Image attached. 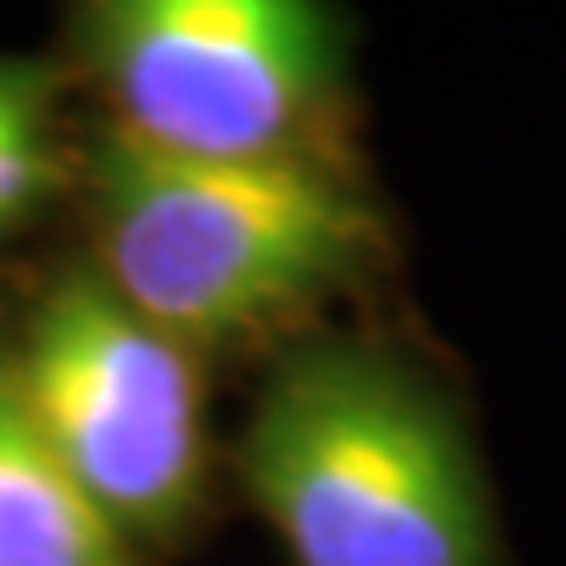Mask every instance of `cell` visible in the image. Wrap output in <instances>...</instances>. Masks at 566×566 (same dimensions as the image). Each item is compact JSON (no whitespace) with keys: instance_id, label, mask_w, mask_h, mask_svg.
I'll return each instance as SVG.
<instances>
[{"instance_id":"obj_5","label":"cell","mask_w":566,"mask_h":566,"mask_svg":"<svg viewBox=\"0 0 566 566\" xmlns=\"http://www.w3.org/2000/svg\"><path fill=\"white\" fill-rule=\"evenodd\" d=\"M0 566H142L48 451L11 373H0Z\"/></svg>"},{"instance_id":"obj_1","label":"cell","mask_w":566,"mask_h":566,"mask_svg":"<svg viewBox=\"0 0 566 566\" xmlns=\"http://www.w3.org/2000/svg\"><path fill=\"white\" fill-rule=\"evenodd\" d=\"M90 168L95 273L189 352L300 321L388 252L331 158H184L111 126Z\"/></svg>"},{"instance_id":"obj_4","label":"cell","mask_w":566,"mask_h":566,"mask_svg":"<svg viewBox=\"0 0 566 566\" xmlns=\"http://www.w3.org/2000/svg\"><path fill=\"white\" fill-rule=\"evenodd\" d=\"M59 467L126 541H174L205 483L195 352L101 279L63 273L27 321L11 367Z\"/></svg>"},{"instance_id":"obj_3","label":"cell","mask_w":566,"mask_h":566,"mask_svg":"<svg viewBox=\"0 0 566 566\" xmlns=\"http://www.w3.org/2000/svg\"><path fill=\"white\" fill-rule=\"evenodd\" d=\"M116 132L184 158H321L342 95L325 0H84Z\"/></svg>"},{"instance_id":"obj_2","label":"cell","mask_w":566,"mask_h":566,"mask_svg":"<svg viewBox=\"0 0 566 566\" xmlns=\"http://www.w3.org/2000/svg\"><path fill=\"white\" fill-rule=\"evenodd\" d=\"M242 483L294 566H499L457 409L384 346H300L247 415Z\"/></svg>"},{"instance_id":"obj_6","label":"cell","mask_w":566,"mask_h":566,"mask_svg":"<svg viewBox=\"0 0 566 566\" xmlns=\"http://www.w3.org/2000/svg\"><path fill=\"white\" fill-rule=\"evenodd\" d=\"M53 95H59L53 69L0 59V237L32 221L63 179L53 142Z\"/></svg>"}]
</instances>
